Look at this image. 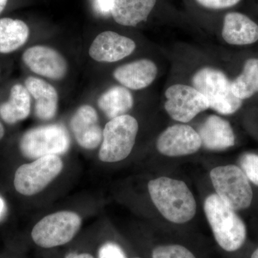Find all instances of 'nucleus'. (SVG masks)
I'll list each match as a JSON object with an SVG mask.
<instances>
[{"instance_id": "1", "label": "nucleus", "mask_w": 258, "mask_h": 258, "mask_svg": "<svg viewBox=\"0 0 258 258\" xmlns=\"http://www.w3.org/2000/svg\"><path fill=\"white\" fill-rule=\"evenodd\" d=\"M148 188L153 203L166 220L183 224L195 217L196 202L184 181L159 177L149 181Z\"/></svg>"}, {"instance_id": "2", "label": "nucleus", "mask_w": 258, "mask_h": 258, "mask_svg": "<svg viewBox=\"0 0 258 258\" xmlns=\"http://www.w3.org/2000/svg\"><path fill=\"white\" fill-rule=\"evenodd\" d=\"M204 208L219 246L229 252L240 249L245 242L247 230L235 210L222 201L217 194L206 199Z\"/></svg>"}, {"instance_id": "3", "label": "nucleus", "mask_w": 258, "mask_h": 258, "mask_svg": "<svg viewBox=\"0 0 258 258\" xmlns=\"http://www.w3.org/2000/svg\"><path fill=\"white\" fill-rule=\"evenodd\" d=\"M192 83L208 99L210 108L221 114H232L242 106V100L232 93L231 82L219 70L208 67L199 70Z\"/></svg>"}, {"instance_id": "4", "label": "nucleus", "mask_w": 258, "mask_h": 258, "mask_svg": "<svg viewBox=\"0 0 258 258\" xmlns=\"http://www.w3.org/2000/svg\"><path fill=\"white\" fill-rule=\"evenodd\" d=\"M138 131V122L132 115H120L109 120L103 131V142L98 154L100 160L113 163L128 157Z\"/></svg>"}, {"instance_id": "5", "label": "nucleus", "mask_w": 258, "mask_h": 258, "mask_svg": "<svg viewBox=\"0 0 258 258\" xmlns=\"http://www.w3.org/2000/svg\"><path fill=\"white\" fill-rule=\"evenodd\" d=\"M217 195L234 210L248 208L252 203V188L244 171L235 165L217 166L210 172Z\"/></svg>"}, {"instance_id": "6", "label": "nucleus", "mask_w": 258, "mask_h": 258, "mask_svg": "<svg viewBox=\"0 0 258 258\" xmlns=\"http://www.w3.org/2000/svg\"><path fill=\"white\" fill-rule=\"evenodd\" d=\"M82 220L76 212L60 211L40 220L32 230V239L42 248H52L69 243L81 229Z\"/></svg>"}, {"instance_id": "7", "label": "nucleus", "mask_w": 258, "mask_h": 258, "mask_svg": "<svg viewBox=\"0 0 258 258\" xmlns=\"http://www.w3.org/2000/svg\"><path fill=\"white\" fill-rule=\"evenodd\" d=\"M70 146L69 134L64 126L59 124L30 129L24 134L20 142L22 154L31 159L66 154Z\"/></svg>"}, {"instance_id": "8", "label": "nucleus", "mask_w": 258, "mask_h": 258, "mask_svg": "<svg viewBox=\"0 0 258 258\" xmlns=\"http://www.w3.org/2000/svg\"><path fill=\"white\" fill-rule=\"evenodd\" d=\"M62 168L63 162L57 155L40 157L23 164L15 172V189L25 196L36 195L60 174Z\"/></svg>"}, {"instance_id": "9", "label": "nucleus", "mask_w": 258, "mask_h": 258, "mask_svg": "<svg viewBox=\"0 0 258 258\" xmlns=\"http://www.w3.org/2000/svg\"><path fill=\"white\" fill-rule=\"evenodd\" d=\"M164 108L173 119L187 123L210 108L208 99L192 86L175 84L165 91Z\"/></svg>"}, {"instance_id": "10", "label": "nucleus", "mask_w": 258, "mask_h": 258, "mask_svg": "<svg viewBox=\"0 0 258 258\" xmlns=\"http://www.w3.org/2000/svg\"><path fill=\"white\" fill-rule=\"evenodd\" d=\"M22 59L32 72L47 79L59 81L64 79L68 73L67 61L52 47L43 45L29 47Z\"/></svg>"}, {"instance_id": "11", "label": "nucleus", "mask_w": 258, "mask_h": 258, "mask_svg": "<svg viewBox=\"0 0 258 258\" xmlns=\"http://www.w3.org/2000/svg\"><path fill=\"white\" fill-rule=\"evenodd\" d=\"M202 141L198 132L190 125L176 124L168 127L157 139V147L167 157H181L198 152Z\"/></svg>"}, {"instance_id": "12", "label": "nucleus", "mask_w": 258, "mask_h": 258, "mask_svg": "<svg viewBox=\"0 0 258 258\" xmlns=\"http://www.w3.org/2000/svg\"><path fill=\"white\" fill-rule=\"evenodd\" d=\"M135 42L117 32H101L90 46L89 55L97 62H115L128 57L135 50Z\"/></svg>"}, {"instance_id": "13", "label": "nucleus", "mask_w": 258, "mask_h": 258, "mask_svg": "<svg viewBox=\"0 0 258 258\" xmlns=\"http://www.w3.org/2000/svg\"><path fill=\"white\" fill-rule=\"evenodd\" d=\"M76 142L83 149H96L103 140V131L98 113L93 107L83 105L78 108L70 121Z\"/></svg>"}, {"instance_id": "14", "label": "nucleus", "mask_w": 258, "mask_h": 258, "mask_svg": "<svg viewBox=\"0 0 258 258\" xmlns=\"http://www.w3.org/2000/svg\"><path fill=\"white\" fill-rule=\"evenodd\" d=\"M158 73L157 66L149 59H141L117 68L113 77L126 88L142 90L150 86Z\"/></svg>"}, {"instance_id": "15", "label": "nucleus", "mask_w": 258, "mask_h": 258, "mask_svg": "<svg viewBox=\"0 0 258 258\" xmlns=\"http://www.w3.org/2000/svg\"><path fill=\"white\" fill-rule=\"evenodd\" d=\"M25 86L35 100V113L37 118L43 120L52 119L58 106V94L55 88L46 81L32 76L25 80Z\"/></svg>"}, {"instance_id": "16", "label": "nucleus", "mask_w": 258, "mask_h": 258, "mask_svg": "<svg viewBox=\"0 0 258 258\" xmlns=\"http://www.w3.org/2000/svg\"><path fill=\"white\" fill-rule=\"evenodd\" d=\"M222 35L230 45H250L258 40V25L242 13H227L224 19Z\"/></svg>"}, {"instance_id": "17", "label": "nucleus", "mask_w": 258, "mask_h": 258, "mask_svg": "<svg viewBox=\"0 0 258 258\" xmlns=\"http://www.w3.org/2000/svg\"><path fill=\"white\" fill-rule=\"evenodd\" d=\"M198 133L202 144L209 150H224L235 145V134L230 123L218 115L209 116Z\"/></svg>"}, {"instance_id": "18", "label": "nucleus", "mask_w": 258, "mask_h": 258, "mask_svg": "<svg viewBox=\"0 0 258 258\" xmlns=\"http://www.w3.org/2000/svg\"><path fill=\"white\" fill-rule=\"evenodd\" d=\"M157 0H114L111 15L117 23L134 27L146 21Z\"/></svg>"}, {"instance_id": "19", "label": "nucleus", "mask_w": 258, "mask_h": 258, "mask_svg": "<svg viewBox=\"0 0 258 258\" xmlns=\"http://www.w3.org/2000/svg\"><path fill=\"white\" fill-rule=\"evenodd\" d=\"M31 111V96L25 86L15 84L10 90L8 101L0 105V117L8 124L26 119Z\"/></svg>"}, {"instance_id": "20", "label": "nucleus", "mask_w": 258, "mask_h": 258, "mask_svg": "<svg viewBox=\"0 0 258 258\" xmlns=\"http://www.w3.org/2000/svg\"><path fill=\"white\" fill-rule=\"evenodd\" d=\"M30 37V29L23 20L0 18V53L8 54L23 47Z\"/></svg>"}, {"instance_id": "21", "label": "nucleus", "mask_w": 258, "mask_h": 258, "mask_svg": "<svg viewBox=\"0 0 258 258\" xmlns=\"http://www.w3.org/2000/svg\"><path fill=\"white\" fill-rule=\"evenodd\" d=\"M98 106L108 118L113 119L125 115L133 108V96L124 86H113L100 96Z\"/></svg>"}, {"instance_id": "22", "label": "nucleus", "mask_w": 258, "mask_h": 258, "mask_svg": "<svg viewBox=\"0 0 258 258\" xmlns=\"http://www.w3.org/2000/svg\"><path fill=\"white\" fill-rule=\"evenodd\" d=\"M231 88L234 95L242 101L258 92V59L246 61L242 74L231 83Z\"/></svg>"}, {"instance_id": "23", "label": "nucleus", "mask_w": 258, "mask_h": 258, "mask_svg": "<svg viewBox=\"0 0 258 258\" xmlns=\"http://www.w3.org/2000/svg\"><path fill=\"white\" fill-rule=\"evenodd\" d=\"M152 258H198L187 247L180 244H160L152 250Z\"/></svg>"}, {"instance_id": "24", "label": "nucleus", "mask_w": 258, "mask_h": 258, "mask_svg": "<svg viewBox=\"0 0 258 258\" xmlns=\"http://www.w3.org/2000/svg\"><path fill=\"white\" fill-rule=\"evenodd\" d=\"M240 164L247 179L258 186V154L246 153L240 157Z\"/></svg>"}, {"instance_id": "25", "label": "nucleus", "mask_w": 258, "mask_h": 258, "mask_svg": "<svg viewBox=\"0 0 258 258\" xmlns=\"http://www.w3.org/2000/svg\"><path fill=\"white\" fill-rule=\"evenodd\" d=\"M98 258H128L125 251L119 244L107 242L100 247Z\"/></svg>"}, {"instance_id": "26", "label": "nucleus", "mask_w": 258, "mask_h": 258, "mask_svg": "<svg viewBox=\"0 0 258 258\" xmlns=\"http://www.w3.org/2000/svg\"><path fill=\"white\" fill-rule=\"evenodd\" d=\"M198 4L211 10H222L235 6L240 0H196Z\"/></svg>"}, {"instance_id": "27", "label": "nucleus", "mask_w": 258, "mask_h": 258, "mask_svg": "<svg viewBox=\"0 0 258 258\" xmlns=\"http://www.w3.org/2000/svg\"><path fill=\"white\" fill-rule=\"evenodd\" d=\"M114 0H94L95 8L102 15L111 13Z\"/></svg>"}, {"instance_id": "28", "label": "nucleus", "mask_w": 258, "mask_h": 258, "mask_svg": "<svg viewBox=\"0 0 258 258\" xmlns=\"http://www.w3.org/2000/svg\"><path fill=\"white\" fill-rule=\"evenodd\" d=\"M66 258H95L92 254L89 253H70Z\"/></svg>"}, {"instance_id": "29", "label": "nucleus", "mask_w": 258, "mask_h": 258, "mask_svg": "<svg viewBox=\"0 0 258 258\" xmlns=\"http://www.w3.org/2000/svg\"><path fill=\"white\" fill-rule=\"evenodd\" d=\"M5 211V205L4 201L0 198V218L3 217Z\"/></svg>"}, {"instance_id": "30", "label": "nucleus", "mask_w": 258, "mask_h": 258, "mask_svg": "<svg viewBox=\"0 0 258 258\" xmlns=\"http://www.w3.org/2000/svg\"><path fill=\"white\" fill-rule=\"evenodd\" d=\"M8 3V0H0V14L4 11Z\"/></svg>"}, {"instance_id": "31", "label": "nucleus", "mask_w": 258, "mask_h": 258, "mask_svg": "<svg viewBox=\"0 0 258 258\" xmlns=\"http://www.w3.org/2000/svg\"><path fill=\"white\" fill-rule=\"evenodd\" d=\"M5 136V128L3 126V123L0 122V140L3 139Z\"/></svg>"}, {"instance_id": "32", "label": "nucleus", "mask_w": 258, "mask_h": 258, "mask_svg": "<svg viewBox=\"0 0 258 258\" xmlns=\"http://www.w3.org/2000/svg\"><path fill=\"white\" fill-rule=\"evenodd\" d=\"M250 258H258V247L253 252H252Z\"/></svg>"}, {"instance_id": "33", "label": "nucleus", "mask_w": 258, "mask_h": 258, "mask_svg": "<svg viewBox=\"0 0 258 258\" xmlns=\"http://www.w3.org/2000/svg\"><path fill=\"white\" fill-rule=\"evenodd\" d=\"M132 258H142V257H132Z\"/></svg>"}]
</instances>
